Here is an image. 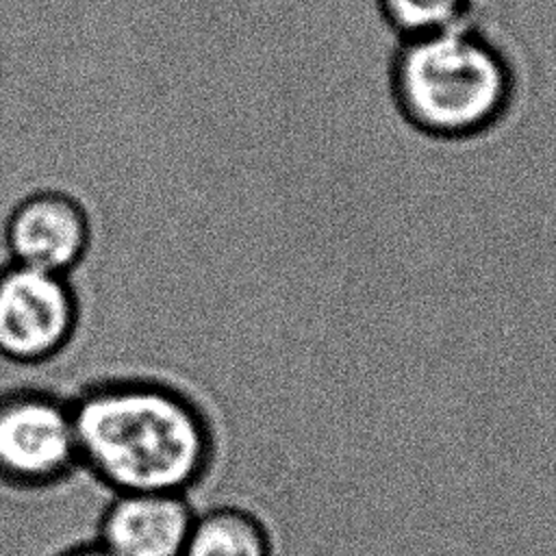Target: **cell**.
Segmentation results:
<instances>
[{"label":"cell","instance_id":"5b68a950","mask_svg":"<svg viewBox=\"0 0 556 556\" xmlns=\"http://www.w3.org/2000/svg\"><path fill=\"white\" fill-rule=\"evenodd\" d=\"M93 239L85 204L63 189H39L17 200L2 228L11 263L70 276Z\"/></svg>","mask_w":556,"mask_h":556},{"label":"cell","instance_id":"9c48e42d","mask_svg":"<svg viewBox=\"0 0 556 556\" xmlns=\"http://www.w3.org/2000/svg\"><path fill=\"white\" fill-rule=\"evenodd\" d=\"M54 556H113L109 554L98 541H89V543H80V545H72Z\"/></svg>","mask_w":556,"mask_h":556},{"label":"cell","instance_id":"7a4b0ae2","mask_svg":"<svg viewBox=\"0 0 556 556\" xmlns=\"http://www.w3.org/2000/svg\"><path fill=\"white\" fill-rule=\"evenodd\" d=\"M387 85L400 119L441 143H469L497 132L526 91L515 52L476 20L400 39Z\"/></svg>","mask_w":556,"mask_h":556},{"label":"cell","instance_id":"3957f363","mask_svg":"<svg viewBox=\"0 0 556 556\" xmlns=\"http://www.w3.org/2000/svg\"><path fill=\"white\" fill-rule=\"evenodd\" d=\"M80 471L72 397L46 389L0 393V484L46 491Z\"/></svg>","mask_w":556,"mask_h":556},{"label":"cell","instance_id":"52a82bcc","mask_svg":"<svg viewBox=\"0 0 556 556\" xmlns=\"http://www.w3.org/2000/svg\"><path fill=\"white\" fill-rule=\"evenodd\" d=\"M182 556H274V539L254 510L217 504L195 513Z\"/></svg>","mask_w":556,"mask_h":556},{"label":"cell","instance_id":"ba28073f","mask_svg":"<svg viewBox=\"0 0 556 556\" xmlns=\"http://www.w3.org/2000/svg\"><path fill=\"white\" fill-rule=\"evenodd\" d=\"M376 7L397 41L441 33L476 20V0H376Z\"/></svg>","mask_w":556,"mask_h":556},{"label":"cell","instance_id":"277c9868","mask_svg":"<svg viewBox=\"0 0 556 556\" xmlns=\"http://www.w3.org/2000/svg\"><path fill=\"white\" fill-rule=\"evenodd\" d=\"M80 326V298L70 276L20 263L0 267V358L43 365L63 354Z\"/></svg>","mask_w":556,"mask_h":556},{"label":"cell","instance_id":"6da1fadb","mask_svg":"<svg viewBox=\"0 0 556 556\" xmlns=\"http://www.w3.org/2000/svg\"><path fill=\"white\" fill-rule=\"evenodd\" d=\"M80 469L111 493H185L217 458L215 428L178 387L109 378L72 397Z\"/></svg>","mask_w":556,"mask_h":556},{"label":"cell","instance_id":"8992f818","mask_svg":"<svg viewBox=\"0 0 556 556\" xmlns=\"http://www.w3.org/2000/svg\"><path fill=\"white\" fill-rule=\"evenodd\" d=\"M193 517L185 493H113L93 541L113 556H182Z\"/></svg>","mask_w":556,"mask_h":556}]
</instances>
